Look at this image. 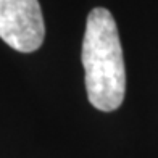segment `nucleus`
<instances>
[{
	"label": "nucleus",
	"mask_w": 158,
	"mask_h": 158,
	"mask_svg": "<svg viewBox=\"0 0 158 158\" xmlns=\"http://www.w3.org/2000/svg\"><path fill=\"white\" fill-rule=\"evenodd\" d=\"M81 60L92 106L100 111L119 108L126 94V68L116 21L106 8L89 13Z\"/></svg>",
	"instance_id": "nucleus-1"
},
{
	"label": "nucleus",
	"mask_w": 158,
	"mask_h": 158,
	"mask_svg": "<svg viewBox=\"0 0 158 158\" xmlns=\"http://www.w3.org/2000/svg\"><path fill=\"white\" fill-rule=\"evenodd\" d=\"M0 37L18 52L37 50L45 37L37 0H0Z\"/></svg>",
	"instance_id": "nucleus-2"
}]
</instances>
